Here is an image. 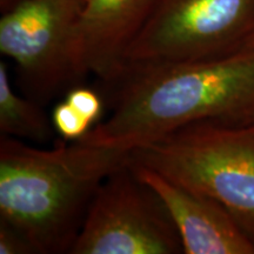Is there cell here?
I'll return each instance as SVG.
<instances>
[{
  "mask_svg": "<svg viewBox=\"0 0 254 254\" xmlns=\"http://www.w3.org/2000/svg\"><path fill=\"white\" fill-rule=\"evenodd\" d=\"M114 88L109 118L80 140L132 148L190 124L233 120L254 104V49L224 58L127 68Z\"/></svg>",
  "mask_w": 254,
  "mask_h": 254,
  "instance_id": "obj_1",
  "label": "cell"
},
{
  "mask_svg": "<svg viewBox=\"0 0 254 254\" xmlns=\"http://www.w3.org/2000/svg\"><path fill=\"white\" fill-rule=\"evenodd\" d=\"M131 151L64 139L46 150L1 135L0 220L36 253H71L95 193Z\"/></svg>",
  "mask_w": 254,
  "mask_h": 254,
  "instance_id": "obj_2",
  "label": "cell"
},
{
  "mask_svg": "<svg viewBox=\"0 0 254 254\" xmlns=\"http://www.w3.org/2000/svg\"><path fill=\"white\" fill-rule=\"evenodd\" d=\"M131 160L219 202L254 243V124H190L132 148Z\"/></svg>",
  "mask_w": 254,
  "mask_h": 254,
  "instance_id": "obj_3",
  "label": "cell"
},
{
  "mask_svg": "<svg viewBox=\"0 0 254 254\" xmlns=\"http://www.w3.org/2000/svg\"><path fill=\"white\" fill-rule=\"evenodd\" d=\"M253 37L254 0H157L127 50L125 71L224 58Z\"/></svg>",
  "mask_w": 254,
  "mask_h": 254,
  "instance_id": "obj_4",
  "label": "cell"
},
{
  "mask_svg": "<svg viewBox=\"0 0 254 254\" xmlns=\"http://www.w3.org/2000/svg\"><path fill=\"white\" fill-rule=\"evenodd\" d=\"M82 0H19L0 19V52L25 87L45 100L85 77L79 51Z\"/></svg>",
  "mask_w": 254,
  "mask_h": 254,
  "instance_id": "obj_5",
  "label": "cell"
},
{
  "mask_svg": "<svg viewBox=\"0 0 254 254\" xmlns=\"http://www.w3.org/2000/svg\"><path fill=\"white\" fill-rule=\"evenodd\" d=\"M72 254H179L183 244L164 202L132 161L95 193Z\"/></svg>",
  "mask_w": 254,
  "mask_h": 254,
  "instance_id": "obj_6",
  "label": "cell"
},
{
  "mask_svg": "<svg viewBox=\"0 0 254 254\" xmlns=\"http://www.w3.org/2000/svg\"><path fill=\"white\" fill-rule=\"evenodd\" d=\"M132 161V160H131ZM139 178L164 202L185 254H254V243L219 202L133 164Z\"/></svg>",
  "mask_w": 254,
  "mask_h": 254,
  "instance_id": "obj_7",
  "label": "cell"
},
{
  "mask_svg": "<svg viewBox=\"0 0 254 254\" xmlns=\"http://www.w3.org/2000/svg\"><path fill=\"white\" fill-rule=\"evenodd\" d=\"M157 0H82L79 51L85 74L112 84L125 71V57Z\"/></svg>",
  "mask_w": 254,
  "mask_h": 254,
  "instance_id": "obj_8",
  "label": "cell"
},
{
  "mask_svg": "<svg viewBox=\"0 0 254 254\" xmlns=\"http://www.w3.org/2000/svg\"><path fill=\"white\" fill-rule=\"evenodd\" d=\"M55 127L46 114L34 103L15 93L11 86L7 65L0 63V131L1 135L46 142Z\"/></svg>",
  "mask_w": 254,
  "mask_h": 254,
  "instance_id": "obj_9",
  "label": "cell"
},
{
  "mask_svg": "<svg viewBox=\"0 0 254 254\" xmlns=\"http://www.w3.org/2000/svg\"><path fill=\"white\" fill-rule=\"evenodd\" d=\"M51 122L56 132L66 141L80 140L93 127L65 99L55 106Z\"/></svg>",
  "mask_w": 254,
  "mask_h": 254,
  "instance_id": "obj_10",
  "label": "cell"
},
{
  "mask_svg": "<svg viewBox=\"0 0 254 254\" xmlns=\"http://www.w3.org/2000/svg\"><path fill=\"white\" fill-rule=\"evenodd\" d=\"M65 100L92 125L99 123L104 110L103 99L97 92L90 87L73 86L66 93Z\"/></svg>",
  "mask_w": 254,
  "mask_h": 254,
  "instance_id": "obj_11",
  "label": "cell"
},
{
  "mask_svg": "<svg viewBox=\"0 0 254 254\" xmlns=\"http://www.w3.org/2000/svg\"><path fill=\"white\" fill-rule=\"evenodd\" d=\"M36 253L20 232L0 220V254Z\"/></svg>",
  "mask_w": 254,
  "mask_h": 254,
  "instance_id": "obj_12",
  "label": "cell"
},
{
  "mask_svg": "<svg viewBox=\"0 0 254 254\" xmlns=\"http://www.w3.org/2000/svg\"><path fill=\"white\" fill-rule=\"evenodd\" d=\"M227 122V120H226ZM232 123H240V124H254V104L250 107L249 110H246L243 114H240L239 117L233 120H230Z\"/></svg>",
  "mask_w": 254,
  "mask_h": 254,
  "instance_id": "obj_13",
  "label": "cell"
},
{
  "mask_svg": "<svg viewBox=\"0 0 254 254\" xmlns=\"http://www.w3.org/2000/svg\"><path fill=\"white\" fill-rule=\"evenodd\" d=\"M246 49H254V37L251 39V41L249 43V45H247Z\"/></svg>",
  "mask_w": 254,
  "mask_h": 254,
  "instance_id": "obj_14",
  "label": "cell"
}]
</instances>
